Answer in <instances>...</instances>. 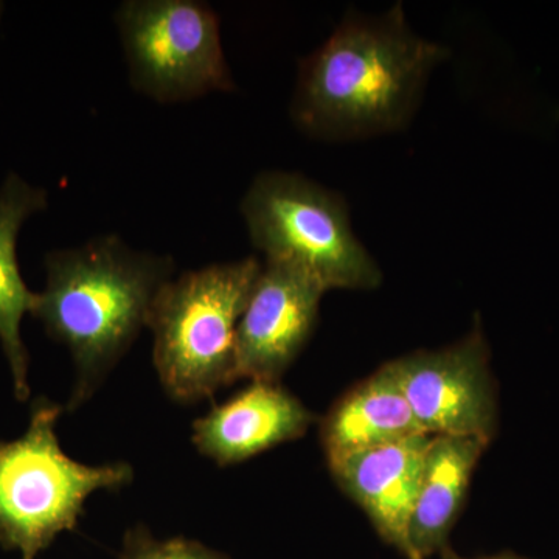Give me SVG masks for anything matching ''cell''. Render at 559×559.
Returning <instances> with one entry per match:
<instances>
[{
	"mask_svg": "<svg viewBox=\"0 0 559 559\" xmlns=\"http://www.w3.org/2000/svg\"><path fill=\"white\" fill-rule=\"evenodd\" d=\"M448 55L447 47L412 31L401 3L380 16L352 11L299 61L290 117L308 138L326 142L399 131Z\"/></svg>",
	"mask_w": 559,
	"mask_h": 559,
	"instance_id": "6da1fadb",
	"label": "cell"
},
{
	"mask_svg": "<svg viewBox=\"0 0 559 559\" xmlns=\"http://www.w3.org/2000/svg\"><path fill=\"white\" fill-rule=\"evenodd\" d=\"M175 270L171 255L132 249L114 234L47 253L46 289L32 316L72 356L69 411L87 403L127 355Z\"/></svg>",
	"mask_w": 559,
	"mask_h": 559,
	"instance_id": "7a4b0ae2",
	"label": "cell"
},
{
	"mask_svg": "<svg viewBox=\"0 0 559 559\" xmlns=\"http://www.w3.org/2000/svg\"><path fill=\"white\" fill-rule=\"evenodd\" d=\"M261 267L257 257H246L183 272L162 286L146 329L154 369L171 400L197 403L237 381L238 323Z\"/></svg>",
	"mask_w": 559,
	"mask_h": 559,
	"instance_id": "3957f363",
	"label": "cell"
},
{
	"mask_svg": "<svg viewBox=\"0 0 559 559\" xmlns=\"http://www.w3.org/2000/svg\"><path fill=\"white\" fill-rule=\"evenodd\" d=\"M61 412L39 399L24 436L0 441V546L22 559H36L58 535L72 532L94 492L119 491L134 480L130 463L94 466L70 459L55 430Z\"/></svg>",
	"mask_w": 559,
	"mask_h": 559,
	"instance_id": "277c9868",
	"label": "cell"
},
{
	"mask_svg": "<svg viewBox=\"0 0 559 559\" xmlns=\"http://www.w3.org/2000/svg\"><path fill=\"white\" fill-rule=\"evenodd\" d=\"M250 242L326 289H377L382 272L353 230L347 201L300 173L270 170L242 198Z\"/></svg>",
	"mask_w": 559,
	"mask_h": 559,
	"instance_id": "5b68a950",
	"label": "cell"
},
{
	"mask_svg": "<svg viewBox=\"0 0 559 559\" xmlns=\"http://www.w3.org/2000/svg\"><path fill=\"white\" fill-rule=\"evenodd\" d=\"M130 83L160 105L234 92L219 17L200 0H127L116 13Z\"/></svg>",
	"mask_w": 559,
	"mask_h": 559,
	"instance_id": "8992f818",
	"label": "cell"
},
{
	"mask_svg": "<svg viewBox=\"0 0 559 559\" xmlns=\"http://www.w3.org/2000/svg\"><path fill=\"white\" fill-rule=\"evenodd\" d=\"M389 366L426 433L487 444L495 439L498 399L480 326L457 344L421 349Z\"/></svg>",
	"mask_w": 559,
	"mask_h": 559,
	"instance_id": "52a82bcc",
	"label": "cell"
},
{
	"mask_svg": "<svg viewBox=\"0 0 559 559\" xmlns=\"http://www.w3.org/2000/svg\"><path fill=\"white\" fill-rule=\"evenodd\" d=\"M326 289L289 264L264 260L235 340V378L278 382L318 325Z\"/></svg>",
	"mask_w": 559,
	"mask_h": 559,
	"instance_id": "ba28073f",
	"label": "cell"
},
{
	"mask_svg": "<svg viewBox=\"0 0 559 559\" xmlns=\"http://www.w3.org/2000/svg\"><path fill=\"white\" fill-rule=\"evenodd\" d=\"M314 421L316 415L280 382L255 381L198 418L191 441L226 468L301 439Z\"/></svg>",
	"mask_w": 559,
	"mask_h": 559,
	"instance_id": "9c48e42d",
	"label": "cell"
},
{
	"mask_svg": "<svg viewBox=\"0 0 559 559\" xmlns=\"http://www.w3.org/2000/svg\"><path fill=\"white\" fill-rule=\"evenodd\" d=\"M430 439L418 433L329 463L342 491L358 503L380 538L406 559H414L409 524Z\"/></svg>",
	"mask_w": 559,
	"mask_h": 559,
	"instance_id": "30bf717a",
	"label": "cell"
},
{
	"mask_svg": "<svg viewBox=\"0 0 559 559\" xmlns=\"http://www.w3.org/2000/svg\"><path fill=\"white\" fill-rule=\"evenodd\" d=\"M488 444L463 437L432 436L409 524L414 559L452 557L450 536L465 503L471 479Z\"/></svg>",
	"mask_w": 559,
	"mask_h": 559,
	"instance_id": "8fae6325",
	"label": "cell"
},
{
	"mask_svg": "<svg viewBox=\"0 0 559 559\" xmlns=\"http://www.w3.org/2000/svg\"><path fill=\"white\" fill-rule=\"evenodd\" d=\"M418 433L426 432L389 362L345 393L320 426V441L329 463Z\"/></svg>",
	"mask_w": 559,
	"mask_h": 559,
	"instance_id": "7c38bea8",
	"label": "cell"
},
{
	"mask_svg": "<svg viewBox=\"0 0 559 559\" xmlns=\"http://www.w3.org/2000/svg\"><path fill=\"white\" fill-rule=\"evenodd\" d=\"M47 191L10 173L0 187V345L13 377L14 395L25 401L28 388V352L21 336L25 314H32L38 293L27 288L17 263V235L25 221L47 209Z\"/></svg>",
	"mask_w": 559,
	"mask_h": 559,
	"instance_id": "4fadbf2b",
	"label": "cell"
},
{
	"mask_svg": "<svg viewBox=\"0 0 559 559\" xmlns=\"http://www.w3.org/2000/svg\"><path fill=\"white\" fill-rule=\"evenodd\" d=\"M120 559H230L209 549L200 540L187 538L156 539L148 528L135 527L124 535Z\"/></svg>",
	"mask_w": 559,
	"mask_h": 559,
	"instance_id": "5bb4252c",
	"label": "cell"
},
{
	"mask_svg": "<svg viewBox=\"0 0 559 559\" xmlns=\"http://www.w3.org/2000/svg\"><path fill=\"white\" fill-rule=\"evenodd\" d=\"M447 559H462V558H457V557H454V555H452V557L447 558ZM480 559H525V558H520V557H516V555L507 554V555H498V557H488V558H480Z\"/></svg>",
	"mask_w": 559,
	"mask_h": 559,
	"instance_id": "9a60e30c",
	"label": "cell"
},
{
	"mask_svg": "<svg viewBox=\"0 0 559 559\" xmlns=\"http://www.w3.org/2000/svg\"><path fill=\"white\" fill-rule=\"evenodd\" d=\"M2 10H3V3L0 2V14H2Z\"/></svg>",
	"mask_w": 559,
	"mask_h": 559,
	"instance_id": "2e32d148",
	"label": "cell"
}]
</instances>
